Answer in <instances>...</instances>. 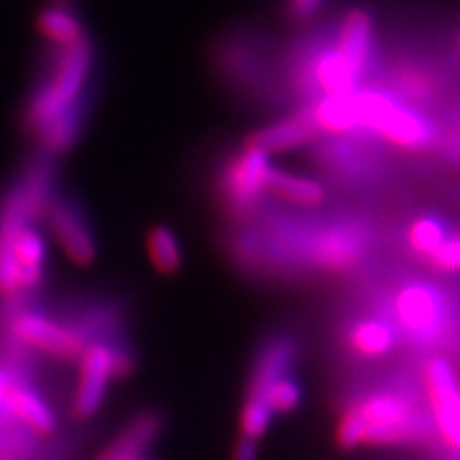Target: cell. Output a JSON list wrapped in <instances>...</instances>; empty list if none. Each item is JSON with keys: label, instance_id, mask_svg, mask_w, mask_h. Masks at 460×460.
<instances>
[{"label": "cell", "instance_id": "1", "mask_svg": "<svg viewBox=\"0 0 460 460\" xmlns=\"http://www.w3.org/2000/svg\"><path fill=\"white\" fill-rule=\"evenodd\" d=\"M90 68L92 48L84 39L82 43L65 48L51 82L34 96L28 109V122L41 132L48 147L66 149L77 137L82 113L75 107L82 102Z\"/></svg>", "mask_w": 460, "mask_h": 460}, {"label": "cell", "instance_id": "2", "mask_svg": "<svg viewBox=\"0 0 460 460\" xmlns=\"http://www.w3.org/2000/svg\"><path fill=\"white\" fill-rule=\"evenodd\" d=\"M32 203H41V190L28 186L11 197L0 222V295L17 296L41 284L48 262L43 234L31 226Z\"/></svg>", "mask_w": 460, "mask_h": 460}, {"label": "cell", "instance_id": "3", "mask_svg": "<svg viewBox=\"0 0 460 460\" xmlns=\"http://www.w3.org/2000/svg\"><path fill=\"white\" fill-rule=\"evenodd\" d=\"M354 109L358 130L402 152L424 154L437 143V128L427 115L382 88L354 90Z\"/></svg>", "mask_w": 460, "mask_h": 460}, {"label": "cell", "instance_id": "4", "mask_svg": "<svg viewBox=\"0 0 460 460\" xmlns=\"http://www.w3.org/2000/svg\"><path fill=\"white\" fill-rule=\"evenodd\" d=\"M427 437V424L410 401L396 394H376L343 413L337 427L341 447L360 444H407Z\"/></svg>", "mask_w": 460, "mask_h": 460}, {"label": "cell", "instance_id": "5", "mask_svg": "<svg viewBox=\"0 0 460 460\" xmlns=\"http://www.w3.org/2000/svg\"><path fill=\"white\" fill-rule=\"evenodd\" d=\"M271 169V160L264 152L250 146H241L222 166L217 192L224 205V211L234 220L245 222L258 214L264 203V177Z\"/></svg>", "mask_w": 460, "mask_h": 460}, {"label": "cell", "instance_id": "6", "mask_svg": "<svg viewBox=\"0 0 460 460\" xmlns=\"http://www.w3.org/2000/svg\"><path fill=\"white\" fill-rule=\"evenodd\" d=\"M307 245V261L326 273L352 271L369 245V230L354 220H332L298 234Z\"/></svg>", "mask_w": 460, "mask_h": 460}, {"label": "cell", "instance_id": "7", "mask_svg": "<svg viewBox=\"0 0 460 460\" xmlns=\"http://www.w3.org/2000/svg\"><path fill=\"white\" fill-rule=\"evenodd\" d=\"M132 367L135 362L128 352L115 349L107 343L85 345L79 356V377L73 401L75 416L82 420L94 416L105 401L109 382L130 376Z\"/></svg>", "mask_w": 460, "mask_h": 460}, {"label": "cell", "instance_id": "8", "mask_svg": "<svg viewBox=\"0 0 460 460\" xmlns=\"http://www.w3.org/2000/svg\"><path fill=\"white\" fill-rule=\"evenodd\" d=\"M394 315L407 335L433 341L444 335L447 324L446 296L429 284H410L394 298Z\"/></svg>", "mask_w": 460, "mask_h": 460}, {"label": "cell", "instance_id": "9", "mask_svg": "<svg viewBox=\"0 0 460 460\" xmlns=\"http://www.w3.org/2000/svg\"><path fill=\"white\" fill-rule=\"evenodd\" d=\"M45 216H48V224L51 234H54L58 245L62 252L71 258L79 267H88L96 261L99 254V245H96L94 233L84 220V216L66 200H49L45 205Z\"/></svg>", "mask_w": 460, "mask_h": 460}, {"label": "cell", "instance_id": "10", "mask_svg": "<svg viewBox=\"0 0 460 460\" xmlns=\"http://www.w3.org/2000/svg\"><path fill=\"white\" fill-rule=\"evenodd\" d=\"M13 332L20 341L56 358H79L85 349V341L79 332L41 314H22L13 322Z\"/></svg>", "mask_w": 460, "mask_h": 460}, {"label": "cell", "instance_id": "11", "mask_svg": "<svg viewBox=\"0 0 460 460\" xmlns=\"http://www.w3.org/2000/svg\"><path fill=\"white\" fill-rule=\"evenodd\" d=\"M331 37L339 54L367 77L373 68V54H376V22L371 11L349 7L339 17V24Z\"/></svg>", "mask_w": 460, "mask_h": 460}, {"label": "cell", "instance_id": "12", "mask_svg": "<svg viewBox=\"0 0 460 460\" xmlns=\"http://www.w3.org/2000/svg\"><path fill=\"white\" fill-rule=\"evenodd\" d=\"M320 139V130L315 126L309 107L305 105L292 113L290 118L279 119V122L264 126L252 132L245 139V146L261 149V152L271 156V154L290 152V149L305 147L307 143H314Z\"/></svg>", "mask_w": 460, "mask_h": 460}, {"label": "cell", "instance_id": "13", "mask_svg": "<svg viewBox=\"0 0 460 460\" xmlns=\"http://www.w3.org/2000/svg\"><path fill=\"white\" fill-rule=\"evenodd\" d=\"M292 360H295V341L288 337H275L262 348L261 356H258L254 376H252L250 390H247V401L264 402V394L269 388L278 382L279 377L288 376ZM267 405V402H264Z\"/></svg>", "mask_w": 460, "mask_h": 460}, {"label": "cell", "instance_id": "14", "mask_svg": "<svg viewBox=\"0 0 460 460\" xmlns=\"http://www.w3.org/2000/svg\"><path fill=\"white\" fill-rule=\"evenodd\" d=\"M427 388L437 429L444 430L452 422L454 416H456L460 405V394L456 390V382H454V373L446 360L435 358L429 362Z\"/></svg>", "mask_w": 460, "mask_h": 460}, {"label": "cell", "instance_id": "15", "mask_svg": "<svg viewBox=\"0 0 460 460\" xmlns=\"http://www.w3.org/2000/svg\"><path fill=\"white\" fill-rule=\"evenodd\" d=\"M160 429H163V420H160L158 413H141V416L132 420L128 427L119 433L118 439L101 454L99 460H128L141 456V454H146L147 446L156 439Z\"/></svg>", "mask_w": 460, "mask_h": 460}, {"label": "cell", "instance_id": "16", "mask_svg": "<svg viewBox=\"0 0 460 460\" xmlns=\"http://www.w3.org/2000/svg\"><path fill=\"white\" fill-rule=\"evenodd\" d=\"M264 186H267V192H271L278 199L292 205L315 207L326 199V188L318 180L295 175V172H286L281 169H275V166L267 171Z\"/></svg>", "mask_w": 460, "mask_h": 460}, {"label": "cell", "instance_id": "17", "mask_svg": "<svg viewBox=\"0 0 460 460\" xmlns=\"http://www.w3.org/2000/svg\"><path fill=\"white\" fill-rule=\"evenodd\" d=\"M4 405L13 413L17 420L31 427L34 433L49 435L56 429V418L41 396L32 393L26 386H9L7 396H4Z\"/></svg>", "mask_w": 460, "mask_h": 460}, {"label": "cell", "instance_id": "18", "mask_svg": "<svg viewBox=\"0 0 460 460\" xmlns=\"http://www.w3.org/2000/svg\"><path fill=\"white\" fill-rule=\"evenodd\" d=\"M348 343L356 354L365 358H379L394 345V329L388 322L377 318L358 320L348 332Z\"/></svg>", "mask_w": 460, "mask_h": 460}, {"label": "cell", "instance_id": "19", "mask_svg": "<svg viewBox=\"0 0 460 460\" xmlns=\"http://www.w3.org/2000/svg\"><path fill=\"white\" fill-rule=\"evenodd\" d=\"M450 234L452 233L450 228H447V224L444 222V217L435 214H422L413 217L410 222L405 233V241L413 256L429 261Z\"/></svg>", "mask_w": 460, "mask_h": 460}, {"label": "cell", "instance_id": "20", "mask_svg": "<svg viewBox=\"0 0 460 460\" xmlns=\"http://www.w3.org/2000/svg\"><path fill=\"white\" fill-rule=\"evenodd\" d=\"M37 26L45 39L60 45L62 49L84 41L82 20L66 7H58V4L45 7L41 13H39Z\"/></svg>", "mask_w": 460, "mask_h": 460}, {"label": "cell", "instance_id": "21", "mask_svg": "<svg viewBox=\"0 0 460 460\" xmlns=\"http://www.w3.org/2000/svg\"><path fill=\"white\" fill-rule=\"evenodd\" d=\"M147 256L158 273L175 275L183 267V250L177 234L169 226H154L147 233Z\"/></svg>", "mask_w": 460, "mask_h": 460}, {"label": "cell", "instance_id": "22", "mask_svg": "<svg viewBox=\"0 0 460 460\" xmlns=\"http://www.w3.org/2000/svg\"><path fill=\"white\" fill-rule=\"evenodd\" d=\"M264 402L271 410V413H288L296 410L298 402H301V386L296 384V379L290 376L279 377L278 382L269 388V393L264 394Z\"/></svg>", "mask_w": 460, "mask_h": 460}, {"label": "cell", "instance_id": "23", "mask_svg": "<svg viewBox=\"0 0 460 460\" xmlns=\"http://www.w3.org/2000/svg\"><path fill=\"white\" fill-rule=\"evenodd\" d=\"M271 410H269L264 402H256V401H245L243 402V411H241V435L245 439L258 441L261 437L267 433L269 424H271Z\"/></svg>", "mask_w": 460, "mask_h": 460}, {"label": "cell", "instance_id": "24", "mask_svg": "<svg viewBox=\"0 0 460 460\" xmlns=\"http://www.w3.org/2000/svg\"><path fill=\"white\" fill-rule=\"evenodd\" d=\"M427 262L439 273H460V233L450 234Z\"/></svg>", "mask_w": 460, "mask_h": 460}, {"label": "cell", "instance_id": "25", "mask_svg": "<svg viewBox=\"0 0 460 460\" xmlns=\"http://www.w3.org/2000/svg\"><path fill=\"white\" fill-rule=\"evenodd\" d=\"M324 3L326 0H284V13L292 24H305L320 13Z\"/></svg>", "mask_w": 460, "mask_h": 460}, {"label": "cell", "instance_id": "26", "mask_svg": "<svg viewBox=\"0 0 460 460\" xmlns=\"http://www.w3.org/2000/svg\"><path fill=\"white\" fill-rule=\"evenodd\" d=\"M258 458V447H256V441L252 439H241L237 446H234L233 450V458L230 460H256Z\"/></svg>", "mask_w": 460, "mask_h": 460}, {"label": "cell", "instance_id": "27", "mask_svg": "<svg viewBox=\"0 0 460 460\" xmlns=\"http://www.w3.org/2000/svg\"><path fill=\"white\" fill-rule=\"evenodd\" d=\"M9 379L4 377V373L0 371V402H4V396H7V390H9Z\"/></svg>", "mask_w": 460, "mask_h": 460}, {"label": "cell", "instance_id": "28", "mask_svg": "<svg viewBox=\"0 0 460 460\" xmlns=\"http://www.w3.org/2000/svg\"><path fill=\"white\" fill-rule=\"evenodd\" d=\"M128 460H152L147 456V454H141V456H135V458H128Z\"/></svg>", "mask_w": 460, "mask_h": 460}, {"label": "cell", "instance_id": "29", "mask_svg": "<svg viewBox=\"0 0 460 460\" xmlns=\"http://www.w3.org/2000/svg\"><path fill=\"white\" fill-rule=\"evenodd\" d=\"M456 56L460 58V34H458V41H456Z\"/></svg>", "mask_w": 460, "mask_h": 460}]
</instances>
